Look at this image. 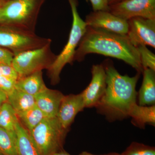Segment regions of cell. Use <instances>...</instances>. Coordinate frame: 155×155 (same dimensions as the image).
<instances>
[{"label":"cell","instance_id":"6da1fadb","mask_svg":"<svg viewBox=\"0 0 155 155\" xmlns=\"http://www.w3.org/2000/svg\"><path fill=\"white\" fill-rule=\"evenodd\" d=\"M78 47L74 61H81L87 55L94 53L122 60L138 73L143 71L137 48L127 35L87 27Z\"/></svg>","mask_w":155,"mask_h":155},{"label":"cell","instance_id":"7a4b0ae2","mask_svg":"<svg viewBox=\"0 0 155 155\" xmlns=\"http://www.w3.org/2000/svg\"><path fill=\"white\" fill-rule=\"evenodd\" d=\"M107 74V87L96 107L110 120L128 117L130 108L136 103V90L139 73L133 77L122 75L113 65L104 66Z\"/></svg>","mask_w":155,"mask_h":155},{"label":"cell","instance_id":"3957f363","mask_svg":"<svg viewBox=\"0 0 155 155\" xmlns=\"http://www.w3.org/2000/svg\"><path fill=\"white\" fill-rule=\"evenodd\" d=\"M72 15V28L67 44L59 55L48 67V72L53 84L60 80V74L64 67L74 61L77 48L86 32L87 25L79 16L78 11L77 0H68Z\"/></svg>","mask_w":155,"mask_h":155},{"label":"cell","instance_id":"277c9868","mask_svg":"<svg viewBox=\"0 0 155 155\" xmlns=\"http://www.w3.org/2000/svg\"><path fill=\"white\" fill-rule=\"evenodd\" d=\"M67 130L55 118H45L29 131L39 155H52L61 150Z\"/></svg>","mask_w":155,"mask_h":155},{"label":"cell","instance_id":"5b68a950","mask_svg":"<svg viewBox=\"0 0 155 155\" xmlns=\"http://www.w3.org/2000/svg\"><path fill=\"white\" fill-rule=\"evenodd\" d=\"M40 5V0H9L4 2L0 7V25L30 30Z\"/></svg>","mask_w":155,"mask_h":155},{"label":"cell","instance_id":"8992f818","mask_svg":"<svg viewBox=\"0 0 155 155\" xmlns=\"http://www.w3.org/2000/svg\"><path fill=\"white\" fill-rule=\"evenodd\" d=\"M49 39L39 37L31 31L0 25V47L10 49L14 54L43 46Z\"/></svg>","mask_w":155,"mask_h":155},{"label":"cell","instance_id":"52a82bcc","mask_svg":"<svg viewBox=\"0 0 155 155\" xmlns=\"http://www.w3.org/2000/svg\"><path fill=\"white\" fill-rule=\"evenodd\" d=\"M50 43L41 47L21 52L14 54L11 66L17 72L19 78L36 71L47 68L55 59L51 52Z\"/></svg>","mask_w":155,"mask_h":155},{"label":"cell","instance_id":"ba28073f","mask_svg":"<svg viewBox=\"0 0 155 155\" xmlns=\"http://www.w3.org/2000/svg\"><path fill=\"white\" fill-rule=\"evenodd\" d=\"M109 7L111 14L127 21L136 17L155 19V0H124Z\"/></svg>","mask_w":155,"mask_h":155},{"label":"cell","instance_id":"9c48e42d","mask_svg":"<svg viewBox=\"0 0 155 155\" xmlns=\"http://www.w3.org/2000/svg\"><path fill=\"white\" fill-rule=\"evenodd\" d=\"M127 36L135 47L148 45L155 48V19L136 17L127 20Z\"/></svg>","mask_w":155,"mask_h":155},{"label":"cell","instance_id":"30bf717a","mask_svg":"<svg viewBox=\"0 0 155 155\" xmlns=\"http://www.w3.org/2000/svg\"><path fill=\"white\" fill-rule=\"evenodd\" d=\"M85 22L87 27L127 35L128 22L125 19L115 16L109 11H94L86 16Z\"/></svg>","mask_w":155,"mask_h":155},{"label":"cell","instance_id":"8fae6325","mask_svg":"<svg viewBox=\"0 0 155 155\" xmlns=\"http://www.w3.org/2000/svg\"><path fill=\"white\" fill-rule=\"evenodd\" d=\"M91 74L90 83L81 92L87 108L97 107L107 87V74L104 65H93Z\"/></svg>","mask_w":155,"mask_h":155},{"label":"cell","instance_id":"7c38bea8","mask_svg":"<svg viewBox=\"0 0 155 155\" xmlns=\"http://www.w3.org/2000/svg\"><path fill=\"white\" fill-rule=\"evenodd\" d=\"M84 108L85 103L81 93L64 96L57 116L62 127L68 130L75 116Z\"/></svg>","mask_w":155,"mask_h":155},{"label":"cell","instance_id":"4fadbf2b","mask_svg":"<svg viewBox=\"0 0 155 155\" xmlns=\"http://www.w3.org/2000/svg\"><path fill=\"white\" fill-rule=\"evenodd\" d=\"M64 96L58 91L46 87L35 96V104L46 118H55Z\"/></svg>","mask_w":155,"mask_h":155},{"label":"cell","instance_id":"5bb4252c","mask_svg":"<svg viewBox=\"0 0 155 155\" xmlns=\"http://www.w3.org/2000/svg\"><path fill=\"white\" fill-rule=\"evenodd\" d=\"M155 71L144 69L143 80L138 93L139 104L140 106L155 105Z\"/></svg>","mask_w":155,"mask_h":155},{"label":"cell","instance_id":"9a60e30c","mask_svg":"<svg viewBox=\"0 0 155 155\" xmlns=\"http://www.w3.org/2000/svg\"><path fill=\"white\" fill-rule=\"evenodd\" d=\"M46 87L41 70L18 78L15 84V88L34 97Z\"/></svg>","mask_w":155,"mask_h":155},{"label":"cell","instance_id":"2e32d148","mask_svg":"<svg viewBox=\"0 0 155 155\" xmlns=\"http://www.w3.org/2000/svg\"><path fill=\"white\" fill-rule=\"evenodd\" d=\"M128 117L132 118L134 125L144 128L147 124L155 125V106H140L137 103L130 108Z\"/></svg>","mask_w":155,"mask_h":155},{"label":"cell","instance_id":"e0dca14e","mask_svg":"<svg viewBox=\"0 0 155 155\" xmlns=\"http://www.w3.org/2000/svg\"><path fill=\"white\" fill-rule=\"evenodd\" d=\"M18 155H39L29 132L18 121L15 128Z\"/></svg>","mask_w":155,"mask_h":155},{"label":"cell","instance_id":"ac0fdd59","mask_svg":"<svg viewBox=\"0 0 155 155\" xmlns=\"http://www.w3.org/2000/svg\"><path fill=\"white\" fill-rule=\"evenodd\" d=\"M8 102L17 114L36 105L34 96L16 88L8 95Z\"/></svg>","mask_w":155,"mask_h":155},{"label":"cell","instance_id":"d6986e66","mask_svg":"<svg viewBox=\"0 0 155 155\" xmlns=\"http://www.w3.org/2000/svg\"><path fill=\"white\" fill-rule=\"evenodd\" d=\"M17 114L18 119L21 120L28 132L37 126L46 118L43 113L36 105Z\"/></svg>","mask_w":155,"mask_h":155},{"label":"cell","instance_id":"ffe728a7","mask_svg":"<svg viewBox=\"0 0 155 155\" xmlns=\"http://www.w3.org/2000/svg\"><path fill=\"white\" fill-rule=\"evenodd\" d=\"M19 121L14 109L8 101L0 108V127L10 131H15L16 125Z\"/></svg>","mask_w":155,"mask_h":155},{"label":"cell","instance_id":"44dd1931","mask_svg":"<svg viewBox=\"0 0 155 155\" xmlns=\"http://www.w3.org/2000/svg\"><path fill=\"white\" fill-rule=\"evenodd\" d=\"M0 153L4 155H18L15 131H8L0 127Z\"/></svg>","mask_w":155,"mask_h":155},{"label":"cell","instance_id":"7402d4cb","mask_svg":"<svg viewBox=\"0 0 155 155\" xmlns=\"http://www.w3.org/2000/svg\"><path fill=\"white\" fill-rule=\"evenodd\" d=\"M140 62L143 70L150 69L155 71V55L150 51L146 46L140 45L137 47Z\"/></svg>","mask_w":155,"mask_h":155},{"label":"cell","instance_id":"603a6c76","mask_svg":"<svg viewBox=\"0 0 155 155\" xmlns=\"http://www.w3.org/2000/svg\"><path fill=\"white\" fill-rule=\"evenodd\" d=\"M121 155H155L154 147L133 142Z\"/></svg>","mask_w":155,"mask_h":155},{"label":"cell","instance_id":"cb8c5ba5","mask_svg":"<svg viewBox=\"0 0 155 155\" xmlns=\"http://www.w3.org/2000/svg\"><path fill=\"white\" fill-rule=\"evenodd\" d=\"M16 81L8 78L0 76V90L8 95L15 89Z\"/></svg>","mask_w":155,"mask_h":155},{"label":"cell","instance_id":"d4e9b609","mask_svg":"<svg viewBox=\"0 0 155 155\" xmlns=\"http://www.w3.org/2000/svg\"><path fill=\"white\" fill-rule=\"evenodd\" d=\"M0 76H3L17 81L19 76L11 65L0 64Z\"/></svg>","mask_w":155,"mask_h":155},{"label":"cell","instance_id":"484cf974","mask_svg":"<svg viewBox=\"0 0 155 155\" xmlns=\"http://www.w3.org/2000/svg\"><path fill=\"white\" fill-rule=\"evenodd\" d=\"M14 56L10 50L0 47V64L11 65Z\"/></svg>","mask_w":155,"mask_h":155},{"label":"cell","instance_id":"4316f807","mask_svg":"<svg viewBox=\"0 0 155 155\" xmlns=\"http://www.w3.org/2000/svg\"><path fill=\"white\" fill-rule=\"evenodd\" d=\"M91 3L94 11H109L107 0H89Z\"/></svg>","mask_w":155,"mask_h":155},{"label":"cell","instance_id":"83f0119b","mask_svg":"<svg viewBox=\"0 0 155 155\" xmlns=\"http://www.w3.org/2000/svg\"><path fill=\"white\" fill-rule=\"evenodd\" d=\"M8 101V95L5 92L0 90V108L4 103Z\"/></svg>","mask_w":155,"mask_h":155},{"label":"cell","instance_id":"f1b7e54d","mask_svg":"<svg viewBox=\"0 0 155 155\" xmlns=\"http://www.w3.org/2000/svg\"><path fill=\"white\" fill-rule=\"evenodd\" d=\"M78 155H121V154H119L116 153H110L106 155H94L91 153L87 152H83L81 153L80 154Z\"/></svg>","mask_w":155,"mask_h":155},{"label":"cell","instance_id":"f546056e","mask_svg":"<svg viewBox=\"0 0 155 155\" xmlns=\"http://www.w3.org/2000/svg\"><path fill=\"white\" fill-rule=\"evenodd\" d=\"M52 155H71L68 153L64 151L60 150L59 151L57 152L54 153Z\"/></svg>","mask_w":155,"mask_h":155},{"label":"cell","instance_id":"4dcf8cb0","mask_svg":"<svg viewBox=\"0 0 155 155\" xmlns=\"http://www.w3.org/2000/svg\"><path fill=\"white\" fill-rule=\"evenodd\" d=\"M124 0H107L108 4L109 5L113 4H116V3L119 2H122Z\"/></svg>","mask_w":155,"mask_h":155},{"label":"cell","instance_id":"1f68e13d","mask_svg":"<svg viewBox=\"0 0 155 155\" xmlns=\"http://www.w3.org/2000/svg\"><path fill=\"white\" fill-rule=\"evenodd\" d=\"M4 3V2H3V1H2V0H0V7Z\"/></svg>","mask_w":155,"mask_h":155},{"label":"cell","instance_id":"d6a6232c","mask_svg":"<svg viewBox=\"0 0 155 155\" xmlns=\"http://www.w3.org/2000/svg\"><path fill=\"white\" fill-rule=\"evenodd\" d=\"M0 155H4L2 154V153H0Z\"/></svg>","mask_w":155,"mask_h":155}]
</instances>
